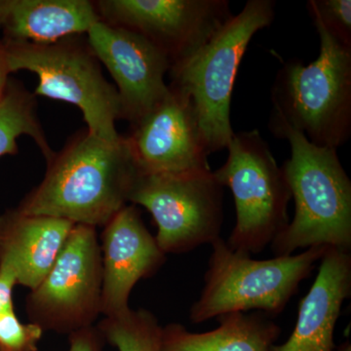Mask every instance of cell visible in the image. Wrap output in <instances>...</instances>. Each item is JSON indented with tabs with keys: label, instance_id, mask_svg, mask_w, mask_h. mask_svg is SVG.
I'll return each mask as SVG.
<instances>
[{
	"label": "cell",
	"instance_id": "obj_1",
	"mask_svg": "<svg viewBox=\"0 0 351 351\" xmlns=\"http://www.w3.org/2000/svg\"><path fill=\"white\" fill-rule=\"evenodd\" d=\"M137 173L128 138L110 143L86 131L48 161L43 182L17 209L75 225L105 226L127 205Z\"/></svg>",
	"mask_w": 351,
	"mask_h": 351
},
{
	"label": "cell",
	"instance_id": "obj_2",
	"mask_svg": "<svg viewBox=\"0 0 351 351\" xmlns=\"http://www.w3.org/2000/svg\"><path fill=\"white\" fill-rule=\"evenodd\" d=\"M270 131L290 144L281 168L295 207L293 221L270 245L276 257L313 247L350 251L351 182L337 149L313 145L290 127Z\"/></svg>",
	"mask_w": 351,
	"mask_h": 351
},
{
	"label": "cell",
	"instance_id": "obj_3",
	"mask_svg": "<svg viewBox=\"0 0 351 351\" xmlns=\"http://www.w3.org/2000/svg\"><path fill=\"white\" fill-rule=\"evenodd\" d=\"M320 38L319 56L309 64L289 60L271 91L269 128L287 126L319 147L338 149L351 133V49L311 17Z\"/></svg>",
	"mask_w": 351,
	"mask_h": 351
},
{
	"label": "cell",
	"instance_id": "obj_4",
	"mask_svg": "<svg viewBox=\"0 0 351 351\" xmlns=\"http://www.w3.org/2000/svg\"><path fill=\"white\" fill-rule=\"evenodd\" d=\"M276 2L249 0L199 49L171 66V86L195 108L208 154L226 149L234 132L230 123L233 85L251 39L274 19Z\"/></svg>",
	"mask_w": 351,
	"mask_h": 351
},
{
	"label": "cell",
	"instance_id": "obj_5",
	"mask_svg": "<svg viewBox=\"0 0 351 351\" xmlns=\"http://www.w3.org/2000/svg\"><path fill=\"white\" fill-rule=\"evenodd\" d=\"M211 246L204 287L189 311L195 324L250 311L278 315L329 248L313 247L298 255L254 260L249 254L232 250L221 237Z\"/></svg>",
	"mask_w": 351,
	"mask_h": 351
},
{
	"label": "cell",
	"instance_id": "obj_6",
	"mask_svg": "<svg viewBox=\"0 0 351 351\" xmlns=\"http://www.w3.org/2000/svg\"><path fill=\"white\" fill-rule=\"evenodd\" d=\"M226 149V163L213 172L234 198L237 221L226 244L232 250L258 254L289 225L290 188L258 130L234 133Z\"/></svg>",
	"mask_w": 351,
	"mask_h": 351
},
{
	"label": "cell",
	"instance_id": "obj_7",
	"mask_svg": "<svg viewBox=\"0 0 351 351\" xmlns=\"http://www.w3.org/2000/svg\"><path fill=\"white\" fill-rule=\"evenodd\" d=\"M10 73H36L34 95L71 104L82 110L92 135L115 143L122 137L115 122L122 119L117 88L106 80L92 51L71 41L36 44L2 40Z\"/></svg>",
	"mask_w": 351,
	"mask_h": 351
},
{
	"label": "cell",
	"instance_id": "obj_8",
	"mask_svg": "<svg viewBox=\"0 0 351 351\" xmlns=\"http://www.w3.org/2000/svg\"><path fill=\"white\" fill-rule=\"evenodd\" d=\"M128 202L145 207L157 226L164 254H184L221 237L223 186L210 171L186 174L137 173Z\"/></svg>",
	"mask_w": 351,
	"mask_h": 351
},
{
	"label": "cell",
	"instance_id": "obj_9",
	"mask_svg": "<svg viewBox=\"0 0 351 351\" xmlns=\"http://www.w3.org/2000/svg\"><path fill=\"white\" fill-rule=\"evenodd\" d=\"M101 281L96 228L75 225L52 269L25 300L29 322L66 335L94 326L101 314Z\"/></svg>",
	"mask_w": 351,
	"mask_h": 351
},
{
	"label": "cell",
	"instance_id": "obj_10",
	"mask_svg": "<svg viewBox=\"0 0 351 351\" xmlns=\"http://www.w3.org/2000/svg\"><path fill=\"white\" fill-rule=\"evenodd\" d=\"M101 20L138 32L166 53L171 66L193 54L232 17L228 0H104Z\"/></svg>",
	"mask_w": 351,
	"mask_h": 351
},
{
	"label": "cell",
	"instance_id": "obj_11",
	"mask_svg": "<svg viewBox=\"0 0 351 351\" xmlns=\"http://www.w3.org/2000/svg\"><path fill=\"white\" fill-rule=\"evenodd\" d=\"M87 34L90 50L117 84L122 119L130 120L134 125L169 91L165 82L171 69L169 58L142 34L104 20Z\"/></svg>",
	"mask_w": 351,
	"mask_h": 351
},
{
	"label": "cell",
	"instance_id": "obj_12",
	"mask_svg": "<svg viewBox=\"0 0 351 351\" xmlns=\"http://www.w3.org/2000/svg\"><path fill=\"white\" fill-rule=\"evenodd\" d=\"M127 138L138 172L186 174L211 170L193 104L170 84L166 96L134 124Z\"/></svg>",
	"mask_w": 351,
	"mask_h": 351
},
{
	"label": "cell",
	"instance_id": "obj_13",
	"mask_svg": "<svg viewBox=\"0 0 351 351\" xmlns=\"http://www.w3.org/2000/svg\"><path fill=\"white\" fill-rule=\"evenodd\" d=\"M103 281L101 313L114 317L130 309L132 290L156 274L164 254L145 226L135 205H125L104 226L100 245Z\"/></svg>",
	"mask_w": 351,
	"mask_h": 351
},
{
	"label": "cell",
	"instance_id": "obj_14",
	"mask_svg": "<svg viewBox=\"0 0 351 351\" xmlns=\"http://www.w3.org/2000/svg\"><path fill=\"white\" fill-rule=\"evenodd\" d=\"M350 295V251L329 247L315 280L300 302L294 331L286 343L272 346L270 351H334L335 327Z\"/></svg>",
	"mask_w": 351,
	"mask_h": 351
},
{
	"label": "cell",
	"instance_id": "obj_15",
	"mask_svg": "<svg viewBox=\"0 0 351 351\" xmlns=\"http://www.w3.org/2000/svg\"><path fill=\"white\" fill-rule=\"evenodd\" d=\"M73 226L68 219L7 210L0 215V267L32 290L52 269Z\"/></svg>",
	"mask_w": 351,
	"mask_h": 351
},
{
	"label": "cell",
	"instance_id": "obj_16",
	"mask_svg": "<svg viewBox=\"0 0 351 351\" xmlns=\"http://www.w3.org/2000/svg\"><path fill=\"white\" fill-rule=\"evenodd\" d=\"M101 18L87 0H12L4 39L50 44L89 32Z\"/></svg>",
	"mask_w": 351,
	"mask_h": 351
},
{
	"label": "cell",
	"instance_id": "obj_17",
	"mask_svg": "<svg viewBox=\"0 0 351 351\" xmlns=\"http://www.w3.org/2000/svg\"><path fill=\"white\" fill-rule=\"evenodd\" d=\"M219 327L204 332H189L184 325L162 327V351H270L281 329L267 314L232 313L217 317Z\"/></svg>",
	"mask_w": 351,
	"mask_h": 351
},
{
	"label": "cell",
	"instance_id": "obj_18",
	"mask_svg": "<svg viewBox=\"0 0 351 351\" xmlns=\"http://www.w3.org/2000/svg\"><path fill=\"white\" fill-rule=\"evenodd\" d=\"M24 135L36 142L47 162L53 158L55 152L39 123L34 95L27 91L20 83L9 80L5 92L0 99V158L17 154L18 138Z\"/></svg>",
	"mask_w": 351,
	"mask_h": 351
},
{
	"label": "cell",
	"instance_id": "obj_19",
	"mask_svg": "<svg viewBox=\"0 0 351 351\" xmlns=\"http://www.w3.org/2000/svg\"><path fill=\"white\" fill-rule=\"evenodd\" d=\"M98 329L106 343L119 351H162V327L147 309H129L114 317H105Z\"/></svg>",
	"mask_w": 351,
	"mask_h": 351
},
{
	"label": "cell",
	"instance_id": "obj_20",
	"mask_svg": "<svg viewBox=\"0 0 351 351\" xmlns=\"http://www.w3.org/2000/svg\"><path fill=\"white\" fill-rule=\"evenodd\" d=\"M311 17L317 18L339 43L351 49L350 0H309Z\"/></svg>",
	"mask_w": 351,
	"mask_h": 351
},
{
	"label": "cell",
	"instance_id": "obj_21",
	"mask_svg": "<svg viewBox=\"0 0 351 351\" xmlns=\"http://www.w3.org/2000/svg\"><path fill=\"white\" fill-rule=\"evenodd\" d=\"M43 330L29 322H21L15 311L0 313V350L38 351Z\"/></svg>",
	"mask_w": 351,
	"mask_h": 351
},
{
	"label": "cell",
	"instance_id": "obj_22",
	"mask_svg": "<svg viewBox=\"0 0 351 351\" xmlns=\"http://www.w3.org/2000/svg\"><path fill=\"white\" fill-rule=\"evenodd\" d=\"M69 343L68 351H103L106 341L94 325L69 334Z\"/></svg>",
	"mask_w": 351,
	"mask_h": 351
},
{
	"label": "cell",
	"instance_id": "obj_23",
	"mask_svg": "<svg viewBox=\"0 0 351 351\" xmlns=\"http://www.w3.org/2000/svg\"><path fill=\"white\" fill-rule=\"evenodd\" d=\"M18 285L10 269L0 267V313L13 311V289Z\"/></svg>",
	"mask_w": 351,
	"mask_h": 351
},
{
	"label": "cell",
	"instance_id": "obj_24",
	"mask_svg": "<svg viewBox=\"0 0 351 351\" xmlns=\"http://www.w3.org/2000/svg\"><path fill=\"white\" fill-rule=\"evenodd\" d=\"M8 66H7L5 52H4L3 43L0 39V99L3 96L5 92L7 85H8L9 75H10Z\"/></svg>",
	"mask_w": 351,
	"mask_h": 351
},
{
	"label": "cell",
	"instance_id": "obj_25",
	"mask_svg": "<svg viewBox=\"0 0 351 351\" xmlns=\"http://www.w3.org/2000/svg\"><path fill=\"white\" fill-rule=\"evenodd\" d=\"M12 6V0H0V29L3 27Z\"/></svg>",
	"mask_w": 351,
	"mask_h": 351
},
{
	"label": "cell",
	"instance_id": "obj_26",
	"mask_svg": "<svg viewBox=\"0 0 351 351\" xmlns=\"http://www.w3.org/2000/svg\"><path fill=\"white\" fill-rule=\"evenodd\" d=\"M334 351H351L350 341H345V343H341L338 348H335Z\"/></svg>",
	"mask_w": 351,
	"mask_h": 351
},
{
	"label": "cell",
	"instance_id": "obj_27",
	"mask_svg": "<svg viewBox=\"0 0 351 351\" xmlns=\"http://www.w3.org/2000/svg\"><path fill=\"white\" fill-rule=\"evenodd\" d=\"M0 351H2V350H0Z\"/></svg>",
	"mask_w": 351,
	"mask_h": 351
}]
</instances>
